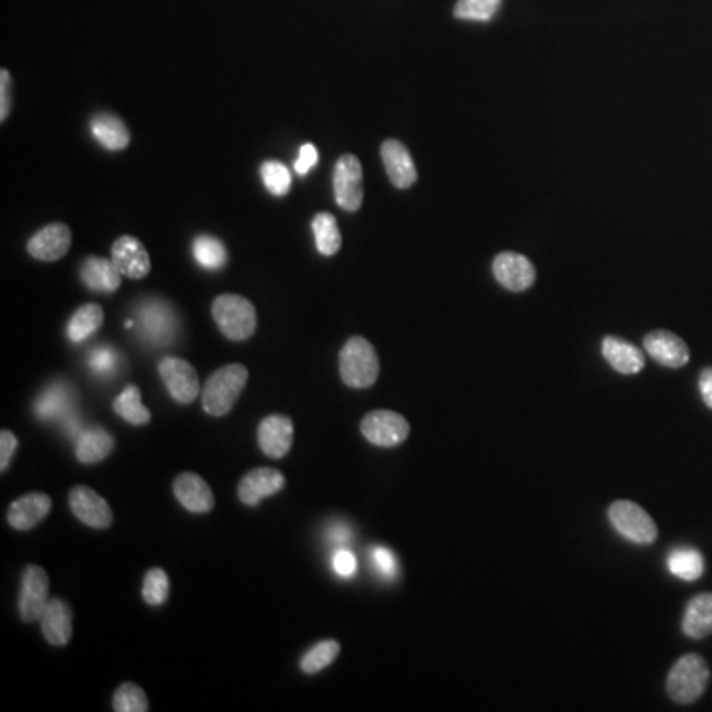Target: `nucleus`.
Segmentation results:
<instances>
[{"instance_id": "nucleus-3", "label": "nucleus", "mask_w": 712, "mask_h": 712, "mask_svg": "<svg viewBox=\"0 0 712 712\" xmlns=\"http://www.w3.org/2000/svg\"><path fill=\"white\" fill-rule=\"evenodd\" d=\"M711 681V669L707 661L697 655L689 653L683 655L669 671L667 677V693L679 705H691L703 697Z\"/></svg>"}, {"instance_id": "nucleus-17", "label": "nucleus", "mask_w": 712, "mask_h": 712, "mask_svg": "<svg viewBox=\"0 0 712 712\" xmlns=\"http://www.w3.org/2000/svg\"><path fill=\"white\" fill-rule=\"evenodd\" d=\"M493 273L495 279L509 291H525L529 289L536 279V269L533 264L515 252H505L499 254L493 262Z\"/></svg>"}, {"instance_id": "nucleus-20", "label": "nucleus", "mask_w": 712, "mask_h": 712, "mask_svg": "<svg viewBox=\"0 0 712 712\" xmlns=\"http://www.w3.org/2000/svg\"><path fill=\"white\" fill-rule=\"evenodd\" d=\"M380 155H382V163H384L388 178L396 188H410L416 182V178H418L416 165H414L408 149L400 141H394V139L384 141Z\"/></svg>"}, {"instance_id": "nucleus-44", "label": "nucleus", "mask_w": 712, "mask_h": 712, "mask_svg": "<svg viewBox=\"0 0 712 712\" xmlns=\"http://www.w3.org/2000/svg\"><path fill=\"white\" fill-rule=\"evenodd\" d=\"M699 388L705 404L712 410V368H705L699 378Z\"/></svg>"}, {"instance_id": "nucleus-7", "label": "nucleus", "mask_w": 712, "mask_h": 712, "mask_svg": "<svg viewBox=\"0 0 712 712\" xmlns=\"http://www.w3.org/2000/svg\"><path fill=\"white\" fill-rule=\"evenodd\" d=\"M360 432L370 444L396 447L408 440L410 424L402 414L392 410H374L362 418Z\"/></svg>"}, {"instance_id": "nucleus-25", "label": "nucleus", "mask_w": 712, "mask_h": 712, "mask_svg": "<svg viewBox=\"0 0 712 712\" xmlns=\"http://www.w3.org/2000/svg\"><path fill=\"white\" fill-rule=\"evenodd\" d=\"M115 449V438L101 430V428H91L84 432L76 444V457L84 465H95L111 455Z\"/></svg>"}, {"instance_id": "nucleus-23", "label": "nucleus", "mask_w": 712, "mask_h": 712, "mask_svg": "<svg viewBox=\"0 0 712 712\" xmlns=\"http://www.w3.org/2000/svg\"><path fill=\"white\" fill-rule=\"evenodd\" d=\"M91 133L109 151H123L131 141L127 125L111 113L95 115L91 119Z\"/></svg>"}, {"instance_id": "nucleus-33", "label": "nucleus", "mask_w": 712, "mask_h": 712, "mask_svg": "<svg viewBox=\"0 0 712 712\" xmlns=\"http://www.w3.org/2000/svg\"><path fill=\"white\" fill-rule=\"evenodd\" d=\"M169 592H171L169 574L163 568H151L143 580V600L149 606L159 608V606L167 604Z\"/></svg>"}, {"instance_id": "nucleus-4", "label": "nucleus", "mask_w": 712, "mask_h": 712, "mask_svg": "<svg viewBox=\"0 0 712 712\" xmlns=\"http://www.w3.org/2000/svg\"><path fill=\"white\" fill-rule=\"evenodd\" d=\"M339 372L349 388H370L380 372L376 349L364 337H351L339 353Z\"/></svg>"}, {"instance_id": "nucleus-5", "label": "nucleus", "mask_w": 712, "mask_h": 712, "mask_svg": "<svg viewBox=\"0 0 712 712\" xmlns=\"http://www.w3.org/2000/svg\"><path fill=\"white\" fill-rule=\"evenodd\" d=\"M610 523L618 533L635 544H651L657 540V525L649 513L633 501H616L608 509Z\"/></svg>"}, {"instance_id": "nucleus-8", "label": "nucleus", "mask_w": 712, "mask_h": 712, "mask_svg": "<svg viewBox=\"0 0 712 712\" xmlns=\"http://www.w3.org/2000/svg\"><path fill=\"white\" fill-rule=\"evenodd\" d=\"M159 374H161L171 398L182 406L192 404L198 398V394H202L198 372L184 358L165 356L159 362Z\"/></svg>"}, {"instance_id": "nucleus-13", "label": "nucleus", "mask_w": 712, "mask_h": 712, "mask_svg": "<svg viewBox=\"0 0 712 712\" xmlns=\"http://www.w3.org/2000/svg\"><path fill=\"white\" fill-rule=\"evenodd\" d=\"M52 511V499L46 493H28L14 499L8 507L6 521L14 531H32Z\"/></svg>"}, {"instance_id": "nucleus-30", "label": "nucleus", "mask_w": 712, "mask_h": 712, "mask_svg": "<svg viewBox=\"0 0 712 712\" xmlns=\"http://www.w3.org/2000/svg\"><path fill=\"white\" fill-rule=\"evenodd\" d=\"M669 570L681 578V580H687V582H693V580H699L705 572V560L701 556L699 550L695 548H675L671 554H669Z\"/></svg>"}, {"instance_id": "nucleus-2", "label": "nucleus", "mask_w": 712, "mask_h": 712, "mask_svg": "<svg viewBox=\"0 0 712 712\" xmlns=\"http://www.w3.org/2000/svg\"><path fill=\"white\" fill-rule=\"evenodd\" d=\"M212 317L222 335L230 341H248L258 327L254 303L234 293H224L214 299Z\"/></svg>"}, {"instance_id": "nucleus-1", "label": "nucleus", "mask_w": 712, "mask_h": 712, "mask_svg": "<svg viewBox=\"0 0 712 712\" xmlns=\"http://www.w3.org/2000/svg\"><path fill=\"white\" fill-rule=\"evenodd\" d=\"M250 378V370L244 364H226L208 376L202 388V408L214 418L230 414L244 392Z\"/></svg>"}, {"instance_id": "nucleus-18", "label": "nucleus", "mask_w": 712, "mask_h": 712, "mask_svg": "<svg viewBox=\"0 0 712 712\" xmlns=\"http://www.w3.org/2000/svg\"><path fill=\"white\" fill-rule=\"evenodd\" d=\"M74 612L72 606L62 598H52L40 618L42 633L46 641L54 647H64L74 635Z\"/></svg>"}, {"instance_id": "nucleus-35", "label": "nucleus", "mask_w": 712, "mask_h": 712, "mask_svg": "<svg viewBox=\"0 0 712 712\" xmlns=\"http://www.w3.org/2000/svg\"><path fill=\"white\" fill-rule=\"evenodd\" d=\"M151 709L145 691L135 683H123L113 695L115 712H147Z\"/></svg>"}, {"instance_id": "nucleus-34", "label": "nucleus", "mask_w": 712, "mask_h": 712, "mask_svg": "<svg viewBox=\"0 0 712 712\" xmlns=\"http://www.w3.org/2000/svg\"><path fill=\"white\" fill-rule=\"evenodd\" d=\"M68 402H70V390L68 386H52L48 388L36 402V414L42 418V420H52V418H58L66 408H68Z\"/></svg>"}, {"instance_id": "nucleus-37", "label": "nucleus", "mask_w": 712, "mask_h": 712, "mask_svg": "<svg viewBox=\"0 0 712 712\" xmlns=\"http://www.w3.org/2000/svg\"><path fill=\"white\" fill-rule=\"evenodd\" d=\"M262 178L267 190L275 196H283L289 192L291 188V173L285 165L277 163V161H267L262 167Z\"/></svg>"}, {"instance_id": "nucleus-31", "label": "nucleus", "mask_w": 712, "mask_h": 712, "mask_svg": "<svg viewBox=\"0 0 712 712\" xmlns=\"http://www.w3.org/2000/svg\"><path fill=\"white\" fill-rule=\"evenodd\" d=\"M341 653V643L335 639H323L313 645L299 661V667L305 675H317L327 669Z\"/></svg>"}, {"instance_id": "nucleus-24", "label": "nucleus", "mask_w": 712, "mask_h": 712, "mask_svg": "<svg viewBox=\"0 0 712 712\" xmlns=\"http://www.w3.org/2000/svg\"><path fill=\"white\" fill-rule=\"evenodd\" d=\"M683 631L691 639H705L712 633V592L699 594L687 604Z\"/></svg>"}, {"instance_id": "nucleus-10", "label": "nucleus", "mask_w": 712, "mask_h": 712, "mask_svg": "<svg viewBox=\"0 0 712 712\" xmlns=\"http://www.w3.org/2000/svg\"><path fill=\"white\" fill-rule=\"evenodd\" d=\"M70 509L78 521L95 531H105L113 525V511L109 503L86 485H76L70 495Z\"/></svg>"}, {"instance_id": "nucleus-26", "label": "nucleus", "mask_w": 712, "mask_h": 712, "mask_svg": "<svg viewBox=\"0 0 712 712\" xmlns=\"http://www.w3.org/2000/svg\"><path fill=\"white\" fill-rule=\"evenodd\" d=\"M141 323L145 335L155 343H169L175 329V319L171 315V309L163 303H149L141 311Z\"/></svg>"}, {"instance_id": "nucleus-42", "label": "nucleus", "mask_w": 712, "mask_h": 712, "mask_svg": "<svg viewBox=\"0 0 712 712\" xmlns=\"http://www.w3.org/2000/svg\"><path fill=\"white\" fill-rule=\"evenodd\" d=\"M117 364V358L107 351V349H97L93 351V355L89 356V366L95 370V372H111Z\"/></svg>"}, {"instance_id": "nucleus-28", "label": "nucleus", "mask_w": 712, "mask_h": 712, "mask_svg": "<svg viewBox=\"0 0 712 712\" xmlns=\"http://www.w3.org/2000/svg\"><path fill=\"white\" fill-rule=\"evenodd\" d=\"M105 313L97 303L82 305L68 321V339L72 343H82L103 325Z\"/></svg>"}, {"instance_id": "nucleus-19", "label": "nucleus", "mask_w": 712, "mask_h": 712, "mask_svg": "<svg viewBox=\"0 0 712 712\" xmlns=\"http://www.w3.org/2000/svg\"><path fill=\"white\" fill-rule=\"evenodd\" d=\"M643 347L653 360L669 368H681L689 362L691 353L681 337L669 331H653L643 339Z\"/></svg>"}, {"instance_id": "nucleus-12", "label": "nucleus", "mask_w": 712, "mask_h": 712, "mask_svg": "<svg viewBox=\"0 0 712 712\" xmlns=\"http://www.w3.org/2000/svg\"><path fill=\"white\" fill-rule=\"evenodd\" d=\"M285 487V475L273 467H256L248 471L238 483V499L248 505L256 507L267 497L277 495Z\"/></svg>"}, {"instance_id": "nucleus-15", "label": "nucleus", "mask_w": 712, "mask_h": 712, "mask_svg": "<svg viewBox=\"0 0 712 712\" xmlns=\"http://www.w3.org/2000/svg\"><path fill=\"white\" fill-rule=\"evenodd\" d=\"M173 493L178 503L194 515H206L216 505L210 485L200 475L190 471L177 475V479L173 481Z\"/></svg>"}, {"instance_id": "nucleus-6", "label": "nucleus", "mask_w": 712, "mask_h": 712, "mask_svg": "<svg viewBox=\"0 0 712 712\" xmlns=\"http://www.w3.org/2000/svg\"><path fill=\"white\" fill-rule=\"evenodd\" d=\"M50 578L42 566L28 564L22 582H20V598H18V614L24 623L40 622L48 602H50Z\"/></svg>"}, {"instance_id": "nucleus-32", "label": "nucleus", "mask_w": 712, "mask_h": 712, "mask_svg": "<svg viewBox=\"0 0 712 712\" xmlns=\"http://www.w3.org/2000/svg\"><path fill=\"white\" fill-rule=\"evenodd\" d=\"M194 258L206 269H220L228 262V252L224 244L214 236H198L194 240Z\"/></svg>"}, {"instance_id": "nucleus-29", "label": "nucleus", "mask_w": 712, "mask_h": 712, "mask_svg": "<svg viewBox=\"0 0 712 712\" xmlns=\"http://www.w3.org/2000/svg\"><path fill=\"white\" fill-rule=\"evenodd\" d=\"M313 234L317 242V250L323 256H335L343 246V236L337 224V218L329 212H321L313 218Z\"/></svg>"}, {"instance_id": "nucleus-27", "label": "nucleus", "mask_w": 712, "mask_h": 712, "mask_svg": "<svg viewBox=\"0 0 712 712\" xmlns=\"http://www.w3.org/2000/svg\"><path fill=\"white\" fill-rule=\"evenodd\" d=\"M113 410L131 426H147L151 422V412L143 406L141 390L135 384L125 386V390L113 400Z\"/></svg>"}, {"instance_id": "nucleus-43", "label": "nucleus", "mask_w": 712, "mask_h": 712, "mask_svg": "<svg viewBox=\"0 0 712 712\" xmlns=\"http://www.w3.org/2000/svg\"><path fill=\"white\" fill-rule=\"evenodd\" d=\"M333 566H335V570H337V574H341V576H345V578H351V576H355V572H356L355 554H353V552H349V550H339V552H337V554H335V560H333Z\"/></svg>"}, {"instance_id": "nucleus-41", "label": "nucleus", "mask_w": 712, "mask_h": 712, "mask_svg": "<svg viewBox=\"0 0 712 712\" xmlns=\"http://www.w3.org/2000/svg\"><path fill=\"white\" fill-rule=\"evenodd\" d=\"M10 88H12V78H10L8 70H2V72H0V121H2V123L8 119L10 107H12Z\"/></svg>"}, {"instance_id": "nucleus-11", "label": "nucleus", "mask_w": 712, "mask_h": 712, "mask_svg": "<svg viewBox=\"0 0 712 712\" xmlns=\"http://www.w3.org/2000/svg\"><path fill=\"white\" fill-rule=\"evenodd\" d=\"M72 246V230L62 224L54 222L38 230L28 240V254L38 262H58L62 260Z\"/></svg>"}, {"instance_id": "nucleus-22", "label": "nucleus", "mask_w": 712, "mask_h": 712, "mask_svg": "<svg viewBox=\"0 0 712 712\" xmlns=\"http://www.w3.org/2000/svg\"><path fill=\"white\" fill-rule=\"evenodd\" d=\"M602 355L620 374H637L645 366L643 353L618 337H606L602 343Z\"/></svg>"}, {"instance_id": "nucleus-38", "label": "nucleus", "mask_w": 712, "mask_h": 712, "mask_svg": "<svg viewBox=\"0 0 712 712\" xmlns=\"http://www.w3.org/2000/svg\"><path fill=\"white\" fill-rule=\"evenodd\" d=\"M372 560H374V566L378 568V572L386 578H392L396 574V558L394 554L384 548V546H376L374 552H372Z\"/></svg>"}, {"instance_id": "nucleus-16", "label": "nucleus", "mask_w": 712, "mask_h": 712, "mask_svg": "<svg viewBox=\"0 0 712 712\" xmlns=\"http://www.w3.org/2000/svg\"><path fill=\"white\" fill-rule=\"evenodd\" d=\"M111 260L129 279H143L151 273V258L145 246L133 236H121L111 248Z\"/></svg>"}, {"instance_id": "nucleus-40", "label": "nucleus", "mask_w": 712, "mask_h": 712, "mask_svg": "<svg viewBox=\"0 0 712 712\" xmlns=\"http://www.w3.org/2000/svg\"><path fill=\"white\" fill-rule=\"evenodd\" d=\"M317 159H319V155H317L315 145L305 143L301 147V151H299V157H297V163H295V171L299 175H307L317 165Z\"/></svg>"}, {"instance_id": "nucleus-36", "label": "nucleus", "mask_w": 712, "mask_h": 712, "mask_svg": "<svg viewBox=\"0 0 712 712\" xmlns=\"http://www.w3.org/2000/svg\"><path fill=\"white\" fill-rule=\"evenodd\" d=\"M501 0H459L455 4V16L461 20H479L487 22L499 10Z\"/></svg>"}, {"instance_id": "nucleus-39", "label": "nucleus", "mask_w": 712, "mask_h": 712, "mask_svg": "<svg viewBox=\"0 0 712 712\" xmlns=\"http://www.w3.org/2000/svg\"><path fill=\"white\" fill-rule=\"evenodd\" d=\"M16 447H18L16 436L10 430H2L0 432V473L8 471Z\"/></svg>"}, {"instance_id": "nucleus-14", "label": "nucleus", "mask_w": 712, "mask_h": 712, "mask_svg": "<svg viewBox=\"0 0 712 712\" xmlns=\"http://www.w3.org/2000/svg\"><path fill=\"white\" fill-rule=\"evenodd\" d=\"M293 436V420L283 414L266 416L258 426V444L269 459L285 457L293 447Z\"/></svg>"}, {"instance_id": "nucleus-21", "label": "nucleus", "mask_w": 712, "mask_h": 712, "mask_svg": "<svg viewBox=\"0 0 712 712\" xmlns=\"http://www.w3.org/2000/svg\"><path fill=\"white\" fill-rule=\"evenodd\" d=\"M82 281L86 283L91 291H99V293H113L121 287V271L115 266L113 260H105V258H97L91 256L80 269Z\"/></svg>"}, {"instance_id": "nucleus-9", "label": "nucleus", "mask_w": 712, "mask_h": 712, "mask_svg": "<svg viewBox=\"0 0 712 712\" xmlns=\"http://www.w3.org/2000/svg\"><path fill=\"white\" fill-rule=\"evenodd\" d=\"M333 186H335V200L343 210L356 212L362 206V198H364L362 165L355 155H343L337 161Z\"/></svg>"}]
</instances>
